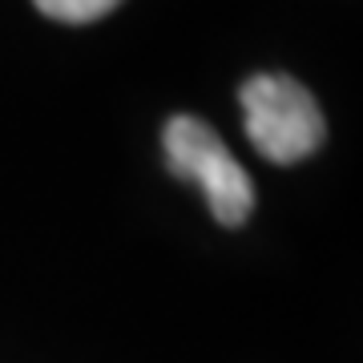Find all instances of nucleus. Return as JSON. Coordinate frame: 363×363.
<instances>
[{"instance_id": "nucleus-1", "label": "nucleus", "mask_w": 363, "mask_h": 363, "mask_svg": "<svg viewBox=\"0 0 363 363\" xmlns=\"http://www.w3.org/2000/svg\"><path fill=\"white\" fill-rule=\"evenodd\" d=\"M242 113H247V138L267 162L295 166L311 157L327 138L323 109L295 77L286 73H255L238 89Z\"/></svg>"}, {"instance_id": "nucleus-2", "label": "nucleus", "mask_w": 363, "mask_h": 363, "mask_svg": "<svg viewBox=\"0 0 363 363\" xmlns=\"http://www.w3.org/2000/svg\"><path fill=\"white\" fill-rule=\"evenodd\" d=\"M162 145H166L169 174L198 182L202 194H206L210 214L222 226H242L255 214V182L202 117L190 113L169 117L166 130H162Z\"/></svg>"}, {"instance_id": "nucleus-3", "label": "nucleus", "mask_w": 363, "mask_h": 363, "mask_svg": "<svg viewBox=\"0 0 363 363\" xmlns=\"http://www.w3.org/2000/svg\"><path fill=\"white\" fill-rule=\"evenodd\" d=\"M49 21H61V25H89V21H101L121 4V0H33Z\"/></svg>"}]
</instances>
